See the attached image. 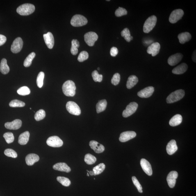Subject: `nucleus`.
<instances>
[{
    "label": "nucleus",
    "mask_w": 196,
    "mask_h": 196,
    "mask_svg": "<svg viewBox=\"0 0 196 196\" xmlns=\"http://www.w3.org/2000/svg\"><path fill=\"white\" fill-rule=\"evenodd\" d=\"M62 90L64 94L68 97H73L76 94V87L74 81H67L62 86Z\"/></svg>",
    "instance_id": "obj_1"
},
{
    "label": "nucleus",
    "mask_w": 196,
    "mask_h": 196,
    "mask_svg": "<svg viewBox=\"0 0 196 196\" xmlns=\"http://www.w3.org/2000/svg\"><path fill=\"white\" fill-rule=\"evenodd\" d=\"M35 10V7L33 5L27 3L19 6L17 11L21 15L27 16L33 13Z\"/></svg>",
    "instance_id": "obj_2"
},
{
    "label": "nucleus",
    "mask_w": 196,
    "mask_h": 196,
    "mask_svg": "<svg viewBox=\"0 0 196 196\" xmlns=\"http://www.w3.org/2000/svg\"><path fill=\"white\" fill-rule=\"evenodd\" d=\"M185 93L184 90H179L171 93L166 99V102L168 104H171L177 102L184 97Z\"/></svg>",
    "instance_id": "obj_3"
},
{
    "label": "nucleus",
    "mask_w": 196,
    "mask_h": 196,
    "mask_svg": "<svg viewBox=\"0 0 196 196\" xmlns=\"http://www.w3.org/2000/svg\"><path fill=\"white\" fill-rule=\"evenodd\" d=\"M157 22V18L156 16L152 15L148 18L145 21L143 27L144 33H150L154 27Z\"/></svg>",
    "instance_id": "obj_4"
},
{
    "label": "nucleus",
    "mask_w": 196,
    "mask_h": 196,
    "mask_svg": "<svg viewBox=\"0 0 196 196\" xmlns=\"http://www.w3.org/2000/svg\"><path fill=\"white\" fill-rule=\"evenodd\" d=\"M87 23L88 20L86 18L81 15H76L73 16L71 21L72 26L75 27L85 25Z\"/></svg>",
    "instance_id": "obj_5"
},
{
    "label": "nucleus",
    "mask_w": 196,
    "mask_h": 196,
    "mask_svg": "<svg viewBox=\"0 0 196 196\" xmlns=\"http://www.w3.org/2000/svg\"><path fill=\"white\" fill-rule=\"evenodd\" d=\"M67 111L72 115H79L81 113V108L76 103L73 101L68 102L66 106Z\"/></svg>",
    "instance_id": "obj_6"
},
{
    "label": "nucleus",
    "mask_w": 196,
    "mask_h": 196,
    "mask_svg": "<svg viewBox=\"0 0 196 196\" xmlns=\"http://www.w3.org/2000/svg\"><path fill=\"white\" fill-rule=\"evenodd\" d=\"M138 107V104L135 102H131L128 105L126 109L122 113L123 117L126 118L132 115L136 112Z\"/></svg>",
    "instance_id": "obj_7"
},
{
    "label": "nucleus",
    "mask_w": 196,
    "mask_h": 196,
    "mask_svg": "<svg viewBox=\"0 0 196 196\" xmlns=\"http://www.w3.org/2000/svg\"><path fill=\"white\" fill-rule=\"evenodd\" d=\"M184 14L183 10L180 9L174 10L169 17V22L172 24H175L182 19Z\"/></svg>",
    "instance_id": "obj_8"
},
{
    "label": "nucleus",
    "mask_w": 196,
    "mask_h": 196,
    "mask_svg": "<svg viewBox=\"0 0 196 196\" xmlns=\"http://www.w3.org/2000/svg\"><path fill=\"white\" fill-rule=\"evenodd\" d=\"M84 37L85 43L89 46L92 47L94 46V43L97 40L99 37L97 33H95L90 32L85 34Z\"/></svg>",
    "instance_id": "obj_9"
},
{
    "label": "nucleus",
    "mask_w": 196,
    "mask_h": 196,
    "mask_svg": "<svg viewBox=\"0 0 196 196\" xmlns=\"http://www.w3.org/2000/svg\"><path fill=\"white\" fill-rule=\"evenodd\" d=\"M47 144L50 147H59L63 146V142L59 137L57 136L49 137L47 141Z\"/></svg>",
    "instance_id": "obj_10"
},
{
    "label": "nucleus",
    "mask_w": 196,
    "mask_h": 196,
    "mask_svg": "<svg viewBox=\"0 0 196 196\" xmlns=\"http://www.w3.org/2000/svg\"><path fill=\"white\" fill-rule=\"evenodd\" d=\"M24 42L21 37H18L16 38L12 43L11 47V51L14 53H18L22 50Z\"/></svg>",
    "instance_id": "obj_11"
},
{
    "label": "nucleus",
    "mask_w": 196,
    "mask_h": 196,
    "mask_svg": "<svg viewBox=\"0 0 196 196\" xmlns=\"http://www.w3.org/2000/svg\"><path fill=\"white\" fill-rule=\"evenodd\" d=\"M136 133L134 131H126L121 134L119 137V141L121 142H126L135 138Z\"/></svg>",
    "instance_id": "obj_12"
},
{
    "label": "nucleus",
    "mask_w": 196,
    "mask_h": 196,
    "mask_svg": "<svg viewBox=\"0 0 196 196\" xmlns=\"http://www.w3.org/2000/svg\"><path fill=\"white\" fill-rule=\"evenodd\" d=\"M178 177V173L176 171H172L169 173L167 176V181L169 186L170 188H173L175 186L176 179Z\"/></svg>",
    "instance_id": "obj_13"
},
{
    "label": "nucleus",
    "mask_w": 196,
    "mask_h": 196,
    "mask_svg": "<svg viewBox=\"0 0 196 196\" xmlns=\"http://www.w3.org/2000/svg\"><path fill=\"white\" fill-rule=\"evenodd\" d=\"M154 91V87H148L138 92L137 95L139 97L142 98H147L152 96Z\"/></svg>",
    "instance_id": "obj_14"
},
{
    "label": "nucleus",
    "mask_w": 196,
    "mask_h": 196,
    "mask_svg": "<svg viewBox=\"0 0 196 196\" xmlns=\"http://www.w3.org/2000/svg\"><path fill=\"white\" fill-rule=\"evenodd\" d=\"M160 48L161 46L159 43H154L148 47L147 52L148 54H151L152 56H155L159 53Z\"/></svg>",
    "instance_id": "obj_15"
},
{
    "label": "nucleus",
    "mask_w": 196,
    "mask_h": 196,
    "mask_svg": "<svg viewBox=\"0 0 196 196\" xmlns=\"http://www.w3.org/2000/svg\"><path fill=\"white\" fill-rule=\"evenodd\" d=\"M183 55L181 53H176L170 56L168 59V63L171 66H174L181 61L183 58Z\"/></svg>",
    "instance_id": "obj_16"
},
{
    "label": "nucleus",
    "mask_w": 196,
    "mask_h": 196,
    "mask_svg": "<svg viewBox=\"0 0 196 196\" xmlns=\"http://www.w3.org/2000/svg\"><path fill=\"white\" fill-rule=\"evenodd\" d=\"M141 166L144 172L149 176H151L153 174L152 167L150 163L145 159H142L140 161Z\"/></svg>",
    "instance_id": "obj_17"
},
{
    "label": "nucleus",
    "mask_w": 196,
    "mask_h": 196,
    "mask_svg": "<svg viewBox=\"0 0 196 196\" xmlns=\"http://www.w3.org/2000/svg\"><path fill=\"white\" fill-rule=\"evenodd\" d=\"M22 125V122L19 119H16L11 122H6L5 125V128L10 130L18 129Z\"/></svg>",
    "instance_id": "obj_18"
},
{
    "label": "nucleus",
    "mask_w": 196,
    "mask_h": 196,
    "mask_svg": "<svg viewBox=\"0 0 196 196\" xmlns=\"http://www.w3.org/2000/svg\"><path fill=\"white\" fill-rule=\"evenodd\" d=\"M43 37L48 48L50 49H52L54 45V38L52 34L49 32L43 35Z\"/></svg>",
    "instance_id": "obj_19"
},
{
    "label": "nucleus",
    "mask_w": 196,
    "mask_h": 196,
    "mask_svg": "<svg viewBox=\"0 0 196 196\" xmlns=\"http://www.w3.org/2000/svg\"><path fill=\"white\" fill-rule=\"evenodd\" d=\"M90 147L96 153H102L105 150V147L102 144H100L95 141H91L89 143Z\"/></svg>",
    "instance_id": "obj_20"
},
{
    "label": "nucleus",
    "mask_w": 196,
    "mask_h": 196,
    "mask_svg": "<svg viewBox=\"0 0 196 196\" xmlns=\"http://www.w3.org/2000/svg\"><path fill=\"white\" fill-rule=\"evenodd\" d=\"M53 168L55 170L66 172H70V167L65 163H58L53 166Z\"/></svg>",
    "instance_id": "obj_21"
},
{
    "label": "nucleus",
    "mask_w": 196,
    "mask_h": 196,
    "mask_svg": "<svg viewBox=\"0 0 196 196\" xmlns=\"http://www.w3.org/2000/svg\"><path fill=\"white\" fill-rule=\"evenodd\" d=\"M178 148L175 140H172L169 142L166 147L167 152L168 154L172 155L178 150Z\"/></svg>",
    "instance_id": "obj_22"
},
{
    "label": "nucleus",
    "mask_w": 196,
    "mask_h": 196,
    "mask_svg": "<svg viewBox=\"0 0 196 196\" xmlns=\"http://www.w3.org/2000/svg\"><path fill=\"white\" fill-rule=\"evenodd\" d=\"M39 160L38 155L35 154H30L26 156V161L27 164L28 166L33 165L34 164Z\"/></svg>",
    "instance_id": "obj_23"
},
{
    "label": "nucleus",
    "mask_w": 196,
    "mask_h": 196,
    "mask_svg": "<svg viewBox=\"0 0 196 196\" xmlns=\"http://www.w3.org/2000/svg\"><path fill=\"white\" fill-rule=\"evenodd\" d=\"M188 68V65L185 63H183L175 68L172 70L173 74H181L186 72Z\"/></svg>",
    "instance_id": "obj_24"
},
{
    "label": "nucleus",
    "mask_w": 196,
    "mask_h": 196,
    "mask_svg": "<svg viewBox=\"0 0 196 196\" xmlns=\"http://www.w3.org/2000/svg\"><path fill=\"white\" fill-rule=\"evenodd\" d=\"M180 43L183 44L188 42L191 39V35L188 32H185L179 34L178 36Z\"/></svg>",
    "instance_id": "obj_25"
},
{
    "label": "nucleus",
    "mask_w": 196,
    "mask_h": 196,
    "mask_svg": "<svg viewBox=\"0 0 196 196\" xmlns=\"http://www.w3.org/2000/svg\"><path fill=\"white\" fill-rule=\"evenodd\" d=\"M30 134L29 131H26L20 135L18 143L21 145H25L29 140Z\"/></svg>",
    "instance_id": "obj_26"
},
{
    "label": "nucleus",
    "mask_w": 196,
    "mask_h": 196,
    "mask_svg": "<svg viewBox=\"0 0 196 196\" xmlns=\"http://www.w3.org/2000/svg\"><path fill=\"white\" fill-rule=\"evenodd\" d=\"M182 121V115L177 114L174 116L170 119L169 124L172 126H175L180 124Z\"/></svg>",
    "instance_id": "obj_27"
},
{
    "label": "nucleus",
    "mask_w": 196,
    "mask_h": 196,
    "mask_svg": "<svg viewBox=\"0 0 196 196\" xmlns=\"http://www.w3.org/2000/svg\"><path fill=\"white\" fill-rule=\"evenodd\" d=\"M138 81V78L135 75H131L128 78L126 87L128 89H131L137 84Z\"/></svg>",
    "instance_id": "obj_28"
},
{
    "label": "nucleus",
    "mask_w": 196,
    "mask_h": 196,
    "mask_svg": "<svg viewBox=\"0 0 196 196\" xmlns=\"http://www.w3.org/2000/svg\"><path fill=\"white\" fill-rule=\"evenodd\" d=\"M107 102L106 100H103L100 101L96 106V111L97 113H99L100 112L104 111L106 108Z\"/></svg>",
    "instance_id": "obj_29"
},
{
    "label": "nucleus",
    "mask_w": 196,
    "mask_h": 196,
    "mask_svg": "<svg viewBox=\"0 0 196 196\" xmlns=\"http://www.w3.org/2000/svg\"><path fill=\"white\" fill-rule=\"evenodd\" d=\"M0 71L2 74H8L10 71V68L7 64V61L6 58H3L2 60L0 65Z\"/></svg>",
    "instance_id": "obj_30"
},
{
    "label": "nucleus",
    "mask_w": 196,
    "mask_h": 196,
    "mask_svg": "<svg viewBox=\"0 0 196 196\" xmlns=\"http://www.w3.org/2000/svg\"><path fill=\"white\" fill-rule=\"evenodd\" d=\"M79 42L76 39H73L72 41V47L71 49V53L73 55H75L78 52V48L79 47Z\"/></svg>",
    "instance_id": "obj_31"
},
{
    "label": "nucleus",
    "mask_w": 196,
    "mask_h": 196,
    "mask_svg": "<svg viewBox=\"0 0 196 196\" xmlns=\"http://www.w3.org/2000/svg\"><path fill=\"white\" fill-rule=\"evenodd\" d=\"M121 35L128 42H131L133 39V36H131L129 30L128 28H125L121 32Z\"/></svg>",
    "instance_id": "obj_32"
},
{
    "label": "nucleus",
    "mask_w": 196,
    "mask_h": 196,
    "mask_svg": "<svg viewBox=\"0 0 196 196\" xmlns=\"http://www.w3.org/2000/svg\"><path fill=\"white\" fill-rule=\"evenodd\" d=\"M97 161V159L92 154H87L85 155L84 161L85 163L89 165L93 164Z\"/></svg>",
    "instance_id": "obj_33"
},
{
    "label": "nucleus",
    "mask_w": 196,
    "mask_h": 196,
    "mask_svg": "<svg viewBox=\"0 0 196 196\" xmlns=\"http://www.w3.org/2000/svg\"><path fill=\"white\" fill-rule=\"evenodd\" d=\"M36 54L35 52H32L27 57L24 62V65L25 67H28L31 65L32 61L35 58Z\"/></svg>",
    "instance_id": "obj_34"
},
{
    "label": "nucleus",
    "mask_w": 196,
    "mask_h": 196,
    "mask_svg": "<svg viewBox=\"0 0 196 196\" xmlns=\"http://www.w3.org/2000/svg\"><path fill=\"white\" fill-rule=\"evenodd\" d=\"M106 168V165L103 163H101L96 166L93 169L95 175H97L102 173Z\"/></svg>",
    "instance_id": "obj_35"
},
{
    "label": "nucleus",
    "mask_w": 196,
    "mask_h": 196,
    "mask_svg": "<svg viewBox=\"0 0 196 196\" xmlns=\"http://www.w3.org/2000/svg\"><path fill=\"white\" fill-rule=\"evenodd\" d=\"M57 180L63 186L68 187L70 186L71 184L70 180L67 178L63 177V176H58L57 178Z\"/></svg>",
    "instance_id": "obj_36"
},
{
    "label": "nucleus",
    "mask_w": 196,
    "mask_h": 196,
    "mask_svg": "<svg viewBox=\"0 0 196 196\" xmlns=\"http://www.w3.org/2000/svg\"><path fill=\"white\" fill-rule=\"evenodd\" d=\"M25 106V103L17 100H14L11 101L9 103V106L11 107H23Z\"/></svg>",
    "instance_id": "obj_37"
},
{
    "label": "nucleus",
    "mask_w": 196,
    "mask_h": 196,
    "mask_svg": "<svg viewBox=\"0 0 196 196\" xmlns=\"http://www.w3.org/2000/svg\"><path fill=\"white\" fill-rule=\"evenodd\" d=\"M46 117L45 111L43 109H40L36 113L34 118L35 120L37 121H39L43 120Z\"/></svg>",
    "instance_id": "obj_38"
},
{
    "label": "nucleus",
    "mask_w": 196,
    "mask_h": 196,
    "mask_svg": "<svg viewBox=\"0 0 196 196\" xmlns=\"http://www.w3.org/2000/svg\"><path fill=\"white\" fill-rule=\"evenodd\" d=\"M44 77V73L43 72H41L39 73L37 78L36 83L39 88H41L43 86Z\"/></svg>",
    "instance_id": "obj_39"
},
{
    "label": "nucleus",
    "mask_w": 196,
    "mask_h": 196,
    "mask_svg": "<svg viewBox=\"0 0 196 196\" xmlns=\"http://www.w3.org/2000/svg\"><path fill=\"white\" fill-rule=\"evenodd\" d=\"M30 89L26 86H24L19 88L17 90V93L22 96L28 95L30 93Z\"/></svg>",
    "instance_id": "obj_40"
},
{
    "label": "nucleus",
    "mask_w": 196,
    "mask_h": 196,
    "mask_svg": "<svg viewBox=\"0 0 196 196\" xmlns=\"http://www.w3.org/2000/svg\"><path fill=\"white\" fill-rule=\"evenodd\" d=\"M3 137L8 144L11 143L14 141V137L13 133H6L3 135Z\"/></svg>",
    "instance_id": "obj_41"
},
{
    "label": "nucleus",
    "mask_w": 196,
    "mask_h": 196,
    "mask_svg": "<svg viewBox=\"0 0 196 196\" xmlns=\"http://www.w3.org/2000/svg\"><path fill=\"white\" fill-rule=\"evenodd\" d=\"M92 76L93 81L96 82H101L102 81L103 76L102 74H99L97 71L95 70L93 71L92 73Z\"/></svg>",
    "instance_id": "obj_42"
},
{
    "label": "nucleus",
    "mask_w": 196,
    "mask_h": 196,
    "mask_svg": "<svg viewBox=\"0 0 196 196\" xmlns=\"http://www.w3.org/2000/svg\"><path fill=\"white\" fill-rule=\"evenodd\" d=\"M89 58V54L87 52L85 51H82L80 53L77 59L80 62H82L85 61Z\"/></svg>",
    "instance_id": "obj_43"
},
{
    "label": "nucleus",
    "mask_w": 196,
    "mask_h": 196,
    "mask_svg": "<svg viewBox=\"0 0 196 196\" xmlns=\"http://www.w3.org/2000/svg\"><path fill=\"white\" fill-rule=\"evenodd\" d=\"M4 154L6 156L13 158H17V155L15 151L12 149H8L5 150Z\"/></svg>",
    "instance_id": "obj_44"
},
{
    "label": "nucleus",
    "mask_w": 196,
    "mask_h": 196,
    "mask_svg": "<svg viewBox=\"0 0 196 196\" xmlns=\"http://www.w3.org/2000/svg\"><path fill=\"white\" fill-rule=\"evenodd\" d=\"M128 12L125 9L123 8H119L115 11V15L117 17H121L122 16L127 15Z\"/></svg>",
    "instance_id": "obj_45"
},
{
    "label": "nucleus",
    "mask_w": 196,
    "mask_h": 196,
    "mask_svg": "<svg viewBox=\"0 0 196 196\" xmlns=\"http://www.w3.org/2000/svg\"><path fill=\"white\" fill-rule=\"evenodd\" d=\"M120 81V75L119 73H116L114 74L111 80V83L114 85H117L119 84Z\"/></svg>",
    "instance_id": "obj_46"
},
{
    "label": "nucleus",
    "mask_w": 196,
    "mask_h": 196,
    "mask_svg": "<svg viewBox=\"0 0 196 196\" xmlns=\"http://www.w3.org/2000/svg\"><path fill=\"white\" fill-rule=\"evenodd\" d=\"M132 180L133 184L136 187L138 192H140V193H142L143 192V191L142 190V187L137 178L135 176H133L132 177Z\"/></svg>",
    "instance_id": "obj_47"
},
{
    "label": "nucleus",
    "mask_w": 196,
    "mask_h": 196,
    "mask_svg": "<svg viewBox=\"0 0 196 196\" xmlns=\"http://www.w3.org/2000/svg\"><path fill=\"white\" fill-rule=\"evenodd\" d=\"M119 51L116 47H113L110 51V54L112 57H115L118 53Z\"/></svg>",
    "instance_id": "obj_48"
},
{
    "label": "nucleus",
    "mask_w": 196,
    "mask_h": 196,
    "mask_svg": "<svg viewBox=\"0 0 196 196\" xmlns=\"http://www.w3.org/2000/svg\"><path fill=\"white\" fill-rule=\"evenodd\" d=\"M7 38L5 36L0 34V46H2L6 42Z\"/></svg>",
    "instance_id": "obj_49"
},
{
    "label": "nucleus",
    "mask_w": 196,
    "mask_h": 196,
    "mask_svg": "<svg viewBox=\"0 0 196 196\" xmlns=\"http://www.w3.org/2000/svg\"><path fill=\"white\" fill-rule=\"evenodd\" d=\"M192 59L194 62H196V51H194L192 55Z\"/></svg>",
    "instance_id": "obj_50"
},
{
    "label": "nucleus",
    "mask_w": 196,
    "mask_h": 196,
    "mask_svg": "<svg viewBox=\"0 0 196 196\" xmlns=\"http://www.w3.org/2000/svg\"><path fill=\"white\" fill-rule=\"evenodd\" d=\"M87 172H88V173H89V175H95V174H94V173L93 172V171H89L88 170H87Z\"/></svg>",
    "instance_id": "obj_51"
},
{
    "label": "nucleus",
    "mask_w": 196,
    "mask_h": 196,
    "mask_svg": "<svg viewBox=\"0 0 196 196\" xmlns=\"http://www.w3.org/2000/svg\"><path fill=\"white\" fill-rule=\"evenodd\" d=\"M87 176H90V175H89V174L88 172H87Z\"/></svg>",
    "instance_id": "obj_52"
},
{
    "label": "nucleus",
    "mask_w": 196,
    "mask_h": 196,
    "mask_svg": "<svg viewBox=\"0 0 196 196\" xmlns=\"http://www.w3.org/2000/svg\"><path fill=\"white\" fill-rule=\"evenodd\" d=\"M97 69H98V70H100V68H98Z\"/></svg>",
    "instance_id": "obj_53"
},
{
    "label": "nucleus",
    "mask_w": 196,
    "mask_h": 196,
    "mask_svg": "<svg viewBox=\"0 0 196 196\" xmlns=\"http://www.w3.org/2000/svg\"><path fill=\"white\" fill-rule=\"evenodd\" d=\"M30 109H31V108H30Z\"/></svg>",
    "instance_id": "obj_54"
}]
</instances>
